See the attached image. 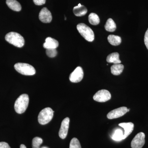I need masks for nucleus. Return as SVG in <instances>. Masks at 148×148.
<instances>
[{"label":"nucleus","mask_w":148,"mask_h":148,"mask_svg":"<svg viewBox=\"0 0 148 148\" xmlns=\"http://www.w3.org/2000/svg\"><path fill=\"white\" fill-rule=\"evenodd\" d=\"M29 98L27 94H22L19 96L14 103L15 111L18 114L23 113L26 111L29 105Z\"/></svg>","instance_id":"nucleus-1"},{"label":"nucleus","mask_w":148,"mask_h":148,"mask_svg":"<svg viewBox=\"0 0 148 148\" xmlns=\"http://www.w3.org/2000/svg\"><path fill=\"white\" fill-rule=\"evenodd\" d=\"M5 39L8 42L17 47H22L25 43L24 38L16 32L8 33L5 36Z\"/></svg>","instance_id":"nucleus-2"},{"label":"nucleus","mask_w":148,"mask_h":148,"mask_svg":"<svg viewBox=\"0 0 148 148\" xmlns=\"http://www.w3.org/2000/svg\"><path fill=\"white\" fill-rule=\"evenodd\" d=\"M77 29L83 37L88 41H93L94 40V34L90 27L84 23H80L77 26Z\"/></svg>","instance_id":"nucleus-3"},{"label":"nucleus","mask_w":148,"mask_h":148,"mask_svg":"<svg viewBox=\"0 0 148 148\" xmlns=\"http://www.w3.org/2000/svg\"><path fill=\"white\" fill-rule=\"evenodd\" d=\"M54 111L50 108L44 109L40 112L38 116V121L41 125H45L52 120Z\"/></svg>","instance_id":"nucleus-4"},{"label":"nucleus","mask_w":148,"mask_h":148,"mask_svg":"<svg viewBox=\"0 0 148 148\" xmlns=\"http://www.w3.org/2000/svg\"><path fill=\"white\" fill-rule=\"evenodd\" d=\"M14 68L18 73L24 75H33L36 74L34 68L29 64L17 63L14 65Z\"/></svg>","instance_id":"nucleus-5"},{"label":"nucleus","mask_w":148,"mask_h":148,"mask_svg":"<svg viewBox=\"0 0 148 148\" xmlns=\"http://www.w3.org/2000/svg\"><path fill=\"white\" fill-rule=\"evenodd\" d=\"M111 98V93L108 90L106 89L99 90L95 93L93 97L94 101L100 103H103L108 101Z\"/></svg>","instance_id":"nucleus-6"},{"label":"nucleus","mask_w":148,"mask_h":148,"mask_svg":"<svg viewBox=\"0 0 148 148\" xmlns=\"http://www.w3.org/2000/svg\"><path fill=\"white\" fill-rule=\"evenodd\" d=\"M145 135L144 132H140L138 133L133 138L131 143V147L132 148H142L145 143Z\"/></svg>","instance_id":"nucleus-7"},{"label":"nucleus","mask_w":148,"mask_h":148,"mask_svg":"<svg viewBox=\"0 0 148 148\" xmlns=\"http://www.w3.org/2000/svg\"><path fill=\"white\" fill-rule=\"evenodd\" d=\"M83 77V70L82 67L78 66L71 74L69 79L72 82H79L82 80Z\"/></svg>","instance_id":"nucleus-8"},{"label":"nucleus","mask_w":148,"mask_h":148,"mask_svg":"<svg viewBox=\"0 0 148 148\" xmlns=\"http://www.w3.org/2000/svg\"><path fill=\"white\" fill-rule=\"evenodd\" d=\"M127 112L126 107H122L111 111L107 114V117L109 119H114L123 116Z\"/></svg>","instance_id":"nucleus-9"},{"label":"nucleus","mask_w":148,"mask_h":148,"mask_svg":"<svg viewBox=\"0 0 148 148\" xmlns=\"http://www.w3.org/2000/svg\"><path fill=\"white\" fill-rule=\"evenodd\" d=\"M69 123L70 119L69 117H66L64 119L61 123L58 135L60 138L62 139H65L67 137L69 131Z\"/></svg>","instance_id":"nucleus-10"},{"label":"nucleus","mask_w":148,"mask_h":148,"mask_svg":"<svg viewBox=\"0 0 148 148\" xmlns=\"http://www.w3.org/2000/svg\"><path fill=\"white\" fill-rule=\"evenodd\" d=\"M39 18L43 23H49L52 20V16L51 13L48 9L44 8L40 12Z\"/></svg>","instance_id":"nucleus-11"},{"label":"nucleus","mask_w":148,"mask_h":148,"mask_svg":"<svg viewBox=\"0 0 148 148\" xmlns=\"http://www.w3.org/2000/svg\"><path fill=\"white\" fill-rule=\"evenodd\" d=\"M119 125L124 129L123 140L127 138L132 133L134 129V125L132 122L122 123H119Z\"/></svg>","instance_id":"nucleus-12"},{"label":"nucleus","mask_w":148,"mask_h":148,"mask_svg":"<svg viewBox=\"0 0 148 148\" xmlns=\"http://www.w3.org/2000/svg\"><path fill=\"white\" fill-rule=\"evenodd\" d=\"M59 43L58 41L51 37H48L45 39V42L44 43L43 47L47 49H56L58 47Z\"/></svg>","instance_id":"nucleus-13"},{"label":"nucleus","mask_w":148,"mask_h":148,"mask_svg":"<svg viewBox=\"0 0 148 148\" xmlns=\"http://www.w3.org/2000/svg\"><path fill=\"white\" fill-rule=\"evenodd\" d=\"M74 14L77 16H84L87 12V9L84 5L79 3L78 5L75 6L73 10Z\"/></svg>","instance_id":"nucleus-14"},{"label":"nucleus","mask_w":148,"mask_h":148,"mask_svg":"<svg viewBox=\"0 0 148 148\" xmlns=\"http://www.w3.org/2000/svg\"><path fill=\"white\" fill-rule=\"evenodd\" d=\"M7 5L11 9L15 11L19 12L21 10V4L16 0H6Z\"/></svg>","instance_id":"nucleus-15"},{"label":"nucleus","mask_w":148,"mask_h":148,"mask_svg":"<svg viewBox=\"0 0 148 148\" xmlns=\"http://www.w3.org/2000/svg\"><path fill=\"white\" fill-rule=\"evenodd\" d=\"M107 61L114 64H120L121 62L119 59V53L117 52H114L109 54L107 57Z\"/></svg>","instance_id":"nucleus-16"},{"label":"nucleus","mask_w":148,"mask_h":148,"mask_svg":"<svg viewBox=\"0 0 148 148\" xmlns=\"http://www.w3.org/2000/svg\"><path fill=\"white\" fill-rule=\"evenodd\" d=\"M124 66L122 64H114L111 67V73L114 75H119L122 73Z\"/></svg>","instance_id":"nucleus-17"},{"label":"nucleus","mask_w":148,"mask_h":148,"mask_svg":"<svg viewBox=\"0 0 148 148\" xmlns=\"http://www.w3.org/2000/svg\"><path fill=\"white\" fill-rule=\"evenodd\" d=\"M108 39L110 43L113 46L119 45L121 42V38L119 36L113 35H109Z\"/></svg>","instance_id":"nucleus-18"},{"label":"nucleus","mask_w":148,"mask_h":148,"mask_svg":"<svg viewBox=\"0 0 148 148\" xmlns=\"http://www.w3.org/2000/svg\"><path fill=\"white\" fill-rule=\"evenodd\" d=\"M105 28L108 32H114L116 29V24L112 18H109L106 22Z\"/></svg>","instance_id":"nucleus-19"},{"label":"nucleus","mask_w":148,"mask_h":148,"mask_svg":"<svg viewBox=\"0 0 148 148\" xmlns=\"http://www.w3.org/2000/svg\"><path fill=\"white\" fill-rule=\"evenodd\" d=\"M123 135L124 132L122 130L117 128L115 130L113 134L112 135V138L115 141H119L123 140Z\"/></svg>","instance_id":"nucleus-20"},{"label":"nucleus","mask_w":148,"mask_h":148,"mask_svg":"<svg viewBox=\"0 0 148 148\" xmlns=\"http://www.w3.org/2000/svg\"><path fill=\"white\" fill-rule=\"evenodd\" d=\"M88 21L92 25H97L100 23V18L96 14L91 13L88 16Z\"/></svg>","instance_id":"nucleus-21"},{"label":"nucleus","mask_w":148,"mask_h":148,"mask_svg":"<svg viewBox=\"0 0 148 148\" xmlns=\"http://www.w3.org/2000/svg\"><path fill=\"white\" fill-rule=\"evenodd\" d=\"M43 140L39 137H35L32 140V147L33 148H40V146L42 144Z\"/></svg>","instance_id":"nucleus-22"},{"label":"nucleus","mask_w":148,"mask_h":148,"mask_svg":"<svg viewBox=\"0 0 148 148\" xmlns=\"http://www.w3.org/2000/svg\"><path fill=\"white\" fill-rule=\"evenodd\" d=\"M69 148H82L79 141L76 138H73L71 140Z\"/></svg>","instance_id":"nucleus-23"},{"label":"nucleus","mask_w":148,"mask_h":148,"mask_svg":"<svg viewBox=\"0 0 148 148\" xmlns=\"http://www.w3.org/2000/svg\"><path fill=\"white\" fill-rule=\"evenodd\" d=\"M46 53L48 57L53 58L57 55V51L56 49H46Z\"/></svg>","instance_id":"nucleus-24"},{"label":"nucleus","mask_w":148,"mask_h":148,"mask_svg":"<svg viewBox=\"0 0 148 148\" xmlns=\"http://www.w3.org/2000/svg\"><path fill=\"white\" fill-rule=\"evenodd\" d=\"M35 4L37 5H41L46 3V0H33Z\"/></svg>","instance_id":"nucleus-25"},{"label":"nucleus","mask_w":148,"mask_h":148,"mask_svg":"<svg viewBox=\"0 0 148 148\" xmlns=\"http://www.w3.org/2000/svg\"><path fill=\"white\" fill-rule=\"evenodd\" d=\"M144 41H145V44L146 47L148 49V29L147 30V32H146L145 34Z\"/></svg>","instance_id":"nucleus-26"},{"label":"nucleus","mask_w":148,"mask_h":148,"mask_svg":"<svg viewBox=\"0 0 148 148\" xmlns=\"http://www.w3.org/2000/svg\"><path fill=\"white\" fill-rule=\"evenodd\" d=\"M0 148H11L7 143L5 142L0 143Z\"/></svg>","instance_id":"nucleus-27"},{"label":"nucleus","mask_w":148,"mask_h":148,"mask_svg":"<svg viewBox=\"0 0 148 148\" xmlns=\"http://www.w3.org/2000/svg\"><path fill=\"white\" fill-rule=\"evenodd\" d=\"M20 148H27V147L24 145H20Z\"/></svg>","instance_id":"nucleus-28"},{"label":"nucleus","mask_w":148,"mask_h":148,"mask_svg":"<svg viewBox=\"0 0 148 148\" xmlns=\"http://www.w3.org/2000/svg\"><path fill=\"white\" fill-rule=\"evenodd\" d=\"M41 148H48L47 147H42Z\"/></svg>","instance_id":"nucleus-29"},{"label":"nucleus","mask_w":148,"mask_h":148,"mask_svg":"<svg viewBox=\"0 0 148 148\" xmlns=\"http://www.w3.org/2000/svg\"><path fill=\"white\" fill-rule=\"evenodd\" d=\"M130 110V109H127V112H129Z\"/></svg>","instance_id":"nucleus-30"}]
</instances>
